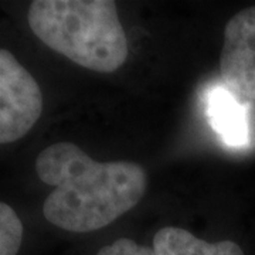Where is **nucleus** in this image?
I'll return each mask as SVG.
<instances>
[{"label":"nucleus","mask_w":255,"mask_h":255,"mask_svg":"<svg viewBox=\"0 0 255 255\" xmlns=\"http://www.w3.org/2000/svg\"><path fill=\"white\" fill-rule=\"evenodd\" d=\"M41 182L54 186L43 214L48 223L71 233L110 226L132 210L147 189L145 170L133 162H97L71 142H57L36 159Z\"/></svg>","instance_id":"obj_1"},{"label":"nucleus","mask_w":255,"mask_h":255,"mask_svg":"<svg viewBox=\"0 0 255 255\" xmlns=\"http://www.w3.org/2000/svg\"><path fill=\"white\" fill-rule=\"evenodd\" d=\"M28 26L47 47L97 73H114L128 58V40L111 0H36Z\"/></svg>","instance_id":"obj_2"},{"label":"nucleus","mask_w":255,"mask_h":255,"mask_svg":"<svg viewBox=\"0 0 255 255\" xmlns=\"http://www.w3.org/2000/svg\"><path fill=\"white\" fill-rule=\"evenodd\" d=\"M43 112L34 77L9 50L0 48V145L26 136Z\"/></svg>","instance_id":"obj_3"},{"label":"nucleus","mask_w":255,"mask_h":255,"mask_svg":"<svg viewBox=\"0 0 255 255\" xmlns=\"http://www.w3.org/2000/svg\"><path fill=\"white\" fill-rule=\"evenodd\" d=\"M220 73L228 91L255 101V6L241 10L228 20Z\"/></svg>","instance_id":"obj_4"},{"label":"nucleus","mask_w":255,"mask_h":255,"mask_svg":"<svg viewBox=\"0 0 255 255\" xmlns=\"http://www.w3.org/2000/svg\"><path fill=\"white\" fill-rule=\"evenodd\" d=\"M207 117L211 127L228 145L240 146L248 139L246 111L233 92L217 87L207 97Z\"/></svg>","instance_id":"obj_5"},{"label":"nucleus","mask_w":255,"mask_h":255,"mask_svg":"<svg viewBox=\"0 0 255 255\" xmlns=\"http://www.w3.org/2000/svg\"><path fill=\"white\" fill-rule=\"evenodd\" d=\"M153 251L156 255H244L234 241L207 243L177 227L159 230L153 238Z\"/></svg>","instance_id":"obj_6"},{"label":"nucleus","mask_w":255,"mask_h":255,"mask_svg":"<svg viewBox=\"0 0 255 255\" xmlns=\"http://www.w3.org/2000/svg\"><path fill=\"white\" fill-rule=\"evenodd\" d=\"M23 223L9 204L0 201V255H17L23 243Z\"/></svg>","instance_id":"obj_7"},{"label":"nucleus","mask_w":255,"mask_h":255,"mask_svg":"<svg viewBox=\"0 0 255 255\" xmlns=\"http://www.w3.org/2000/svg\"><path fill=\"white\" fill-rule=\"evenodd\" d=\"M97 255H156L153 248L137 244L129 238H119L112 244L102 247Z\"/></svg>","instance_id":"obj_8"}]
</instances>
